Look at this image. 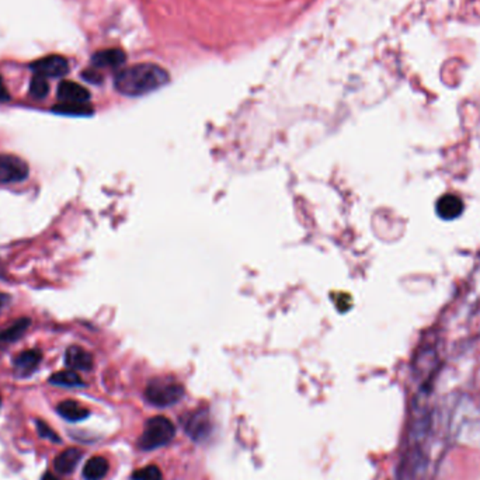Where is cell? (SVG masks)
<instances>
[{
  "mask_svg": "<svg viewBox=\"0 0 480 480\" xmlns=\"http://www.w3.org/2000/svg\"><path fill=\"white\" fill-rule=\"evenodd\" d=\"M169 79V73L163 67L153 63H141L119 70L114 86L124 96L138 97L160 89Z\"/></svg>",
  "mask_w": 480,
  "mask_h": 480,
  "instance_id": "obj_1",
  "label": "cell"
},
{
  "mask_svg": "<svg viewBox=\"0 0 480 480\" xmlns=\"http://www.w3.org/2000/svg\"><path fill=\"white\" fill-rule=\"evenodd\" d=\"M176 436V426L163 416L152 417L146 422L138 447L143 451H152L167 446Z\"/></svg>",
  "mask_w": 480,
  "mask_h": 480,
  "instance_id": "obj_2",
  "label": "cell"
},
{
  "mask_svg": "<svg viewBox=\"0 0 480 480\" xmlns=\"http://www.w3.org/2000/svg\"><path fill=\"white\" fill-rule=\"evenodd\" d=\"M183 396L184 388L173 378H155L145 389L146 401L157 408L176 405Z\"/></svg>",
  "mask_w": 480,
  "mask_h": 480,
  "instance_id": "obj_3",
  "label": "cell"
},
{
  "mask_svg": "<svg viewBox=\"0 0 480 480\" xmlns=\"http://www.w3.org/2000/svg\"><path fill=\"white\" fill-rule=\"evenodd\" d=\"M28 164L14 155H0V183L11 184L24 181L28 177Z\"/></svg>",
  "mask_w": 480,
  "mask_h": 480,
  "instance_id": "obj_4",
  "label": "cell"
},
{
  "mask_svg": "<svg viewBox=\"0 0 480 480\" xmlns=\"http://www.w3.org/2000/svg\"><path fill=\"white\" fill-rule=\"evenodd\" d=\"M31 69L35 74L44 77H62L69 72V63L63 56L51 55L42 59L35 60L31 65Z\"/></svg>",
  "mask_w": 480,
  "mask_h": 480,
  "instance_id": "obj_5",
  "label": "cell"
},
{
  "mask_svg": "<svg viewBox=\"0 0 480 480\" xmlns=\"http://www.w3.org/2000/svg\"><path fill=\"white\" fill-rule=\"evenodd\" d=\"M183 423H184L187 434L195 441H201L207 439L211 432V423H209V417L207 412H195L190 415L186 419V422L183 420Z\"/></svg>",
  "mask_w": 480,
  "mask_h": 480,
  "instance_id": "obj_6",
  "label": "cell"
},
{
  "mask_svg": "<svg viewBox=\"0 0 480 480\" xmlns=\"http://www.w3.org/2000/svg\"><path fill=\"white\" fill-rule=\"evenodd\" d=\"M58 98L60 103H74V104H84L90 100V93L83 86L63 80L58 86Z\"/></svg>",
  "mask_w": 480,
  "mask_h": 480,
  "instance_id": "obj_7",
  "label": "cell"
},
{
  "mask_svg": "<svg viewBox=\"0 0 480 480\" xmlns=\"http://www.w3.org/2000/svg\"><path fill=\"white\" fill-rule=\"evenodd\" d=\"M41 360H42V356L38 350H27L18 354L13 361L17 377H21V378L30 377L38 368Z\"/></svg>",
  "mask_w": 480,
  "mask_h": 480,
  "instance_id": "obj_8",
  "label": "cell"
},
{
  "mask_svg": "<svg viewBox=\"0 0 480 480\" xmlns=\"http://www.w3.org/2000/svg\"><path fill=\"white\" fill-rule=\"evenodd\" d=\"M65 364L70 370L90 371L93 368V357L82 347L72 346L65 353Z\"/></svg>",
  "mask_w": 480,
  "mask_h": 480,
  "instance_id": "obj_9",
  "label": "cell"
},
{
  "mask_svg": "<svg viewBox=\"0 0 480 480\" xmlns=\"http://www.w3.org/2000/svg\"><path fill=\"white\" fill-rule=\"evenodd\" d=\"M125 62V53L124 51L118 48L111 49H103L93 55L91 65L96 69H104V67H118Z\"/></svg>",
  "mask_w": 480,
  "mask_h": 480,
  "instance_id": "obj_10",
  "label": "cell"
},
{
  "mask_svg": "<svg viewBox=\"0 0 480 480\" xmlns=\"http://www.w3.org/2000/svg\"><path fill=\"white\" fill-rule=\"evenodd\" d=\"M83 453L77 448H67L53 460V468L60 475H69L80 462Z\"/></svg>",
  "mask_w": 480,
  "mask_h": 480,
  "instance_id": "obj_11",
  "label": "cell"
},
{
  "mask_svg": "<svg viewBox=\"0 0 480 480\" xmlns=\"http://www.w3.org/2000/svg\"><path fill=\"white\" fill-rule=\"evenodd\" d=\"M462 211H464V202L457 195H453V194L444 195L437 202V214L443 219L453 221L458 218L462 214Z\"/></svg>",
  "mask_w": 480,
  "mask_h": 480,
  "instance_id": "obj_12",
  "label": "cell"
},
{
  "mask_svg": "<svg viewBox=\"0 0 480 480\" xmlns=\"http://www.w3.org/2000/svg\"><path fill=\"white\" fill-rule=\"evenodd\" d=\"M56 412L62 419H65L67 422H73V423L82 422V420L87 419L90 415V412L84 406H82L79 402H74V401L60 402L56 408Z\"/></svg>",
  "mask_w": 480,
  "mask_h": 480,
  "instance_id": "obj_13",
  "label": "cell"
},
{
  "mask_svg": "<svg viewBox=\"0 0 480 480\" xmlns=\"http://www.w3.org/2000/svg\"><path fill=\"white\" fill-rule=\"evenodd\" d=\"M108 461L103 457L90 458L83 468L84 480H101L108 474Z\"/></svg>",
  "mask_w": 480,
  "mask_h": 480,
  "instance_id": "obj_14",
  "label": "cell"
},
{
  "mask_svg": "<svg viewBox=\"0 0 480 480\" xmlns=\"http://www.w3.org/2000/svg\"><path fill=\"white\" fill-rule=\"evenodd\" d=\"M49 384L56 385V387H63V388H80L84 387V382L82 378L72 370L67 371H60L53 374L49 378Z\"/></svg>",
  "mask_w": 480,
  "mask_h": 480,
  "instance_id": "obj_15",
  "label": "cell"
},
{
  "mask_svg": "<svg viewBox=\"0 0 480 480\" xmlns=\"http://www.w3.org/2000/svg\"><path fill=\"white\" fill-rule=\"evenodd\" d=\"M28 326H30V320L27 318L20 319L13 326H10L8 329H6L4 332L0 333V342L1 343H13V342L18 340L25 333Z\"/></svg>",
  "mask_w": 480,
  "mask_h": 480,
  "instance_id": "obj_16",
  "label": "cell"
},
{
  "mask_svg": "<svg viewBox=\"0 0 480 480\" xmlns=\"http://www.w3.org/2000/svg\"><path fill=\"white\" fill-rule=\"evenodd\" d=\"M53 111L58 114H65V115H90L93 112V108L87 103L84 104L60 103L59 105L53 107Z\"/></svg>",
  "mask_w": 480,
  "mask_h": 480,
  "instance_id": "obj_17",
  "label": "cell"
},
{
  "mask_svg": "<svg viewBox=\"0 0 480 480\" xmlns=\"http://www.w3.org/2000/svg\"><path fill=\"white\" fill-rule=\"evenodd\" d=\"M49 91V84H48V80L46 77L44 76H39V74H35L32 79H31V83H30V94L34 97V98H44L46 97Z\"/></svg>",
  "mask_w": 480,
  "mask_h": 480,
  "instance_id": "obj_18",
  "label": "cell"
},
{
  "mask_svg": "<svg viewBox=\"0 0 480 480\" xmlns=\"http://www.w3.org/2000/svg\"><path fill=\"white\" fill-rule=\"evenodd\" d=\"M134 480H162V471L156 465H148L132 475Z\"/></svg>",
  "mask_w": 480,
  "mask_h": 480,
  "instance_id": "obj_19",
  "label": "cell"
},
{
  "mask_svg": "<svg viewBox=\"0 0 480 480\" xmlns=\"http://www.w3.org/2000/svg\"><path fill=\"white\" fill-rule=\"evenodd\" d=\"M37 429H38V433L42 439H48L52 443H60V440L58 439V434L53 430H51L46 423L37 420Z\"/></svg>",
  "mask_w": 480,
  "mask_h": 480,
  "instance_id": "obj_20",
  "label": "cell"
},
{
  "mask_svg": "<svg viewBox=\"0 0 480 480\" xmlns=\"http://www.w3.org/2000/svg\"><path fill=\"white\" fill-rule=\"evenodd\" d=\"M8 98H10V94H8V91L3 83V79L0 77V101H7Z\"/></svg>",
  "mask_w": 480,
  "mask_h": 480,
  "instance_id": "obj_21",
  "label": "cell"
},
{
  "mask_svg": "<svg viewBox=\"0 0 480 480\" xmlns=\"http://www.w3.org/2000/svg\"><path fill=\"white\" fill-rule=\"evenodd\" d=\"M41 480H60V479H58V478H56V476H55V475H52V474H49V472H48V474H45V475H44V476H42V479H41Z\"/></svg>",
  "mask_w": 480,
  "mask_h": 480,
  "instance_id": "obj_22",
  "label": "cell"
},
{
  "mask_svg": "<svg viewBox=\"0 0 480 480\" xmlns=\"http://www.w3.org/2000/svg\"><path fill=\"white\" fill-rule=\"evenodd\" d=\"M0 408H1V396H0Z\"/></svg>",
  "mask_w": 480,
  "mask_h": 480,
  "instance_id": "obj_23",
  "label": "cell"
}]
</instances>
